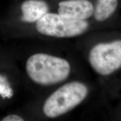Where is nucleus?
<instances>
[{"label": "nucleus", "mask_w": 121, "mask_h": 121, "mask_svg": "<svg viewBox=\"0 0 121 121\" xmlns=\"http://www.w3.org/2000/svg\"><path fill=\"white\" fill-rule=\"evenodd\" d=\"M26 71L30 78L37 84L50 85L66 80L70 72L66 60L44 53L35 54L27 60Z\"/></svg>", "instance_id": "nucleus-1"}, {"label": "nucleus", "mask_w": 121, "mask_h": 121, "mask_svg": "<svg viewBox=\"0 0 121 121\" xmlns=\"http://www.w3.org/2000/svg\"><path fill=\"white\" fill-rule=\"evenodd\" d=\"M87 87L82 83L72 82L57 89L46 100L44 113L49 118H56L72 110L81 103L87 94Z\"/></svg>", "instance_id": "nucleus-2"}, {"label": "nucleus", "mask_w": 121, "mask_h": 121, "mask_svg": "<svg viewBox=\"0 0 121 121\" xmlns=\"http://www.w3.org/2000/svg\"><path fill=\"white\" fill-rule=\"evenodd\" d=\"M87 28L88 23L84 20L71 19L59 13H47L37 22L39 33L57 38L76 37L84 33Z\"/></svg>", "instance_id": "nucleus-3"}, {"label": "nucleus", "mask_w": 121, "mask_h": 121, "mask_svg": "<svg viewBox=\"0 0 121 121\" xmlns=\"http://www.w3.org/2000/svg\"><path fill=\"white\" fill-rule=\"evenodd\" d=\"M91 66L97 73L108 75L121 66V40L109 43H100L91 50Z\"/></svg>", "instance_id": "nucleus-4"}, {"label": "nucleus", "mask_w": 121, "mask_h": 121, "mask_svg": "<svg viewBox=\"0 0 121 121\" xmlns=\"http://www.w3.org/2000/svg\"><path fill=\"white\" fill-rule=\"evenodd\" d=\"M94 7L87 0H69L59 4L58 13L65 17L84 20L93 14Z\"/></svg>", "instance_id": "nucleus-5"}, {"label": "nucleus", "mask_w": 121, "mask_h": 121, "mask_svg": "<svg viewBox=\"0 0 121 121\" xmlns=\"http://www.w3.org/2000/svg\"><path fill=\"white\" fill-rule=\"evenodd\" d=\"M21 8L22 20L26 22L38 21L48 11V4L42 0H26L22 3Z\"/></svg>", "instance_id": "nucleus-6"}, {"label": "nucleus", "mask_w": 121, "mask_h": 121, "mask_svg": "<svg viewBox=\"0 0 121 121\" xmlns=\"http://www.w3.org/2000/svg\"><path fill=\"white\" fill-rule=\"evenodd\" d=\"M118 0H99L94 12L97 21L105 20L113 14L117 8Z\"/></svg>", "instance_id": "nucleus-7"}, {"label": "nucleus", "mask_w": 121, "mask_h": 121, "mask_svg": "<svg viewBox=\"0 0 121 121\" xmlns=\"http://www.w3.org/2000/svg\"><path fill=\"white\" fill-rule=\"evenodd\" d=\"M13 94L7 78L5 76L0 74V95L3 99L5 98H11Z\"/></svg>", "instance_id": "nucleus-8"}, {"label": "nucleus", "mask_w": 121, "mask_h": 121, "mask_svg": "<svg viewBox=\"0 0 121 121\" xmlns=\"http://www.w3.org/2000/svg\"><path fill=\"white\" fill-rule=\"evenodd\" d=\"M2 121H23L24 119L20 117L19 116L16 114L9 115L7 117H4L2 119Z\"/></svg>", "instance_id": "nucleus-9"}]
</instances>
